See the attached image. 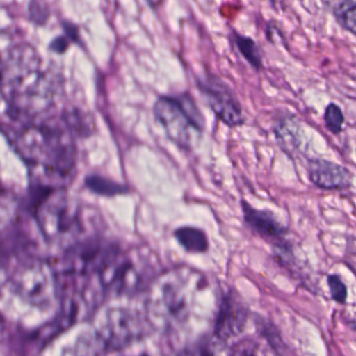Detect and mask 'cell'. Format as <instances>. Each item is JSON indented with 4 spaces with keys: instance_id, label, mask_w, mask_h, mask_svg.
Wrapping results in <instances>:
<instances>
[{
    "instance_id": "277c9868",
    "label": "cell",
    "mask_w": 356,
    "mask_h": 356,
    "mask_svg": "<svg viewBox=\"0 0 356 356\" xmlns=\"http://www.w3.org/2000/svg\"><path fill=\"white\" fill-rule=\"evenodd\" d=\"M197 87L206 105L226 126L235 128L245 124L241 102L222 79L214 74H205L197 79Z\"/></svg>"
},
{
    "instance_id": "30bf717a",
    "label": "cell",
    "mask_w": 356,
    "mask_h": 356,
    "mask_svg": "<svg viewBox=\"0 0 356 356\" xmlns=\"http://www.w3.org/2000/svg\"><path fill=\"white\" fill-rule=\"evenodd\" d=\"M232 40L241 55L254 70H262L264 62H262L261 51L257 43L251 37L243 36L241 33L234 32L232 35Z\"/></svg>"
},
{
    "instance_id": "e0dca14e",
    "label": "cell",
    "mask_w": 356,
    "mask_h": 356,
    "mask_svg": "<svg viewBox=\"0 0 356 356\" xmlns=\"http://www.w3.org/2000/svg\"><path fill=\"white\" fill-rule=\"evenodd\" d=\"M67 42L68 41L64 38H59L57 40L54 41L53 43V49H55L56 51H64L66 49H67Z\"/></svg>"
},
{
    "instance_id": "7a4b0ae2",
    "label": "cell",
    "mask_w": 356,
    "mask_h": 356,
    "mask_svg": "<svg viewBox=\"0 0 356 356\" xmlns=\"http://www.w3.org/2000/svg\"><path fill=\"white\" fill-rule=\"evenodd\" d=\"M156 122L168 138L180 149L189 151L203 134L205 120L188 92L161 95L154 105Z\"/></svg>"
},
{
    "instance_id": "5b68a950",
    "label": "cell",
    "mask_w": 356,
    "mask_h": 356,
    "mask_svg": "<svg viewBox=\"0 0 356 356\" xmlns=\"http://www.w3.org/2000/svg\"><path fill=\"white\" fill-rule=\"evenodd\" d=\"M97 333L106 347L118 350L140 337L143 325L138 316L130 310L113 308L102 318Z\"/></svg>"
},
{
    "instance_id": "5bb4252c",
    "label": "cell",
    "mask_w": 356,
    "mask_h": 356,
    "mask_svg": "<svg viewBox=\"0 0 356 356\" xmlns=\"http://www.w3.org/2000/svg\"><path fill=\"white\" fill-rule=\"evenodd\" d=\"M324 122L327 130L333 135H339L343 131L345 115L339 105L330 103L324 112Z\"/></svg>"
},
{
    "instance_id": "ba28073f",
    "label": "cell",
    "mask_w": 356,
    "mask_h": 356,
    "mask_svg": "<svg viewBox=\"0 0 356 356\" xmlns=\"http://www.w3.org/2000/svg\"><path fill=\"white\" fill-rule=\"evenodd\" d=\"M241 205L243 220L249 228L262 238L273 241L275 243H282L286 235L287 229L272 211L253 207L245 200L241 201Z\"/></svg>"
},
{
    "instance_id": "8992f818",
    "label": "cell",
    "mask_w": 356,
    "mask_h": 356,
    "mask_svg": "<svg viewBox=\"0 0 356 356\" xmlns=\"http://www.w3.org/2000/svg\"><path fill=\"white\" fill-rule=\"evenodd\" d=\"M16 287L26 299L36 304L49 302L55 291L51 273L41 264L20 270L16 277Z\"/></svg>"
},
{
    "instance_id": "d6986e66",
    "label": "cell",
    "mask_w": 356,
    "mask_h": 356,
    "mask_svg": "<svg viewBox=\"0 0 356 356\" xmlns=\"http://www.w3.org/2000/svg\"><path fill=\"white\" fill-rule=\"evenodd\" d=\"M0 334H1V324H0Z\"/></svg>"
},
{
    "instance_id": "9a60e30c",
    "label": "cell",
    "mask_w": 356,
    "mask_h": 356,
    "mask_svg": "<svg viewBox=\"0 0 356 356\" xmlns=\"http://www.w3.org/2000/svg\"><path fill=\"white\" fill-rule=\"evenodd\" d=\"M328 285L330 289L331 297L339 303H345L347 299V287L337 275L328 277Z\"/></svg>"
},
{
    "instance_id": "52a82bcc",
    "label": "cell",
    "mask_w": 356,
    "mask_h": 356,
    "mask_svg": "<svg viewBox=\"0 0 356 356\" xmlns=\"http://www.w3.org/2000/svg\"><path fill=\"white\" fill-rule=\"evenodd\" d=\"M309 180L323 191H343L352 184L351 172L345 166L326 159H312L308 164Z\"/></svg>"
},
{
    "instance_id": "ac0fdd59",
    "label": "cell",
    "mask_w": 356,
    "mask_h": 356,
    "mask_svg": "<svg viewBox=\"0 0 356 356\" xmlns=\"http://www.w3.org/2000/svg\"><path fill=\"white\" fill-rule=\"evenodd\" d=\"M3 76H5V59L0 56V91H3Z\"/></svg>"
},
{
    "instance_id": "6da1fadb",
    "label": "cell",
    "mask_w": 356,
    "mask_h": 356,
    "mask_svg": "<svg viewBox=\"0 0 356 356\" xmlns=\"http://www.w3.org/2000/svg\"><path fill=\"white\" fill-rule=\"evenodd\" d=\"M17 149L31 165L55 178H68L76 165L70 131L56 124L26 127L18 136Z\"/></svg>"
},
{
    "instance_id": "4fadbf2b",
    "label": "cell",
    "mask_w": 356,
    "mask_h": 356,
    "mask_svg": "<svg viewBox=\"0 0 356 356\" xmlns=\"http://www.w3.org/2000/svg\"><path fill=\"white\" fill-rule=\"evenodd\" d=\"M300 127H298L297 122L291 120V118L281 120L275 129L277 139L280 141L283 147H299L300 145Z\"/></svg>"
},
{
    "instance_id": "3957f363",
    "label": "cell",
    "mask_w": 356,
    "mask_h": 356,
    "mask_svg": "<svg viewBox=\"0 0 356 356\" xmlns=\"http://www.w3.org/2000/svg\"><path fill=\"white\" fill-rule=\"evenodd\" d=\"M36 197V218L47 241L72 243L81 231L80 216L61 189L41 187Z\"/></svg>"
},
{
    "instance_id": "2e32d148",
    "label": "cell",
    "mask_w": 356,
    "mask_h": 356,
    "mask_svg": "<svg viewBox=\"0 0 356 356\" xmlns=\"http://www.w3.org/2000/svg\"><path fill=\"white\" fill-rule=\"evenodd\" d=\"M30 13L31 17L37 24H44L47 22V16H49L47 8L41 3H33L31 5Z\"/></svg>"
},
{
    "instance_id": "8fae6325",
    "label": "cell",
    "mask_w": 356,
    "mask_h": 356,
    "mask_svg": "<svg viewBox=\"0 0 356 356\" xmlns=\"http://www.w3.org/2000/svg\"><path fill=\"white\" fill-rule=\"evenodd\" d=\"M333 16L337 24L351 34L356 33V1L345 0L332 3Z\"/></svg>"
},
{
    "instance_id": "9c48e42d",
    "label": "cell",
    "mask_w": 356,
    "mask_h": 356,
    "mask_svg": "<svg viewBox=\"0 0 356 356\" xmlns=\"http://www.w3.org/2000/svg\"><path fill=\"white\" fill-rule=\"evenodd\" d=\"M178 243L191 253H204L207 251L208 238L206 233L195 227L185 226L177 229L174 233Z\"/></svg>"
},
{
    "instance_id": "7c38bea8",
    "label": "cell",
    "mask_w": 356,
    "mask_h": 356,
    "mask_svg": "<svg viewBox=\"0 0 356 356\" xmlns=\"http://www.w3.org/2000/svg\"><path fill=\"white\" fill-rule=\"evenodd\" d=\"M86 185L93 193L107 195V197H113V195H124V193H128V188L124 185L118 184L109 179L99 176L88 177Z\"/></svg>"
}]
</instances>
